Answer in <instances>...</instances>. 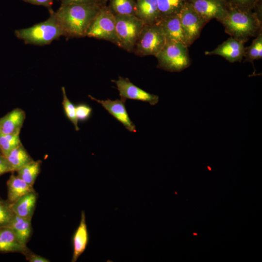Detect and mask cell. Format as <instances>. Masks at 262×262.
I'll return each mask as SVG.
<instances>
[{
    "label": "cell",
    "mask_w": 262,
    "mask_h": 262,
    "mask_svg": "<svg viewBox=\"0 0 262 262\" xmlns=\"http://www.w3.org/2000/svg\"><path fill=\"white\" fill-rule=\"evenodd\" d=\"M155 57L157 67L169 72H180L191 64L188 47L180 42L166 41Z\"/></svg>",
    "instance_id": "277c9868"
},
{
    "label": "cell",
    "mask_w": 262,
    "mask_h": 262,
    "mask_svg": "<svg viewBox=\"0 0 262 262\" xmlns=\"http://www.w3.org/2000/svg\"><path fill=\"white\" fill-rule=\"evenodd\" d=\"M229 8L251 12L260 0H225Z\"/></svg>",
    "instance_id": "f1b7e54d"
},
{
    "label": "cell",
    "mask_w": 262,
    "mask_h": 262,
    "mask_svg": "<svg viewBox=\"0 0 262 262\" xmlns=\"http://www.w3.org/2000/svg\"><path fill=\"white\" fill-rule=\"evenodd\" d=\"M166 39L159 23L145 24L134 45L133 52L140 56H155L163 48Z\"/></svg>",
    "instance_id": "5b68a950"
},
{
    "label": "cell",
    "mask_w": 262,
    "mask_h": 262,
    "mask_svg": "<svg viewBox=\"0 0 262 262\" xmlns=\"http://www.w3.org/2000/svg\"><path fill=\"white\" fill-rule=\"evenodd\" d=\"M161 18L179 15L188 0H157Z\"/></svg>",
    "instance_id": "7402d4cb"
},
{
    "label": "cell",
    "mask_w": 262,
    "mask_h": 262,
    "mask_svg": "<svg viewBox=\"0 0 262 262\" xmlns=\"http://www.w3.org/2000/svg\"><path fill=\"white\" fill-rule=\"evenodd\" d=\"M245 42L230 36L211 51L205 52V55L220 56L230 63L241 62L244 58Z\"/></svg>",
    "instance_id": "8fae6325"
},
{
    "label": "cell",
    "mask_w": 262,
    "mask_h": 262,
    "mask_svg": "<svg viewBox=\"0 0 262 262\" xmlns=\"http://www.w3.org/2000/svg\"><path fill=\"white\" fill-rule=\"evenodd\" d=\"M61 5L70 4H90L96 3L105 5L108 1L106 0H60Z\"/></svg>",
    "instance_id": "4dcf8cb0"
},
{
    "label": "cell",
    "mask_w": 262,
    "mask_h": 262,
    "mask_svg": "<svg viewBox=\"0 0 262 262\" xmlns=\"http://www.w3.org/2000/svg\"><path fill=\"white\" fill-rule=\"evenodd\" d=\"M115 83L119 91L120 98L148 102L151 105H156L159 101V97L152 94L137 87L128 78L119 76L118 80H112Z\"/></svg>",
    "instance_id": "9c48e42d"
},
{
    "label": "cell",
    "mask_w": 262,
    "mask_h": 262,
    "mask_svg": "<svg viewBox=\"0 0 262 262\" xmlns=\"http://www.w3.org/2000/svg\"><path fill=\"white\" fill-rule=\"evenodd\" d=\"M158 23L163 29L166 41L180 42L186 45L179 15L161 18Z\"/></svg>",
    "instance_id": "2e32d148"
},
{
    "label": "cell",
    "mask_w": 262,
    "mask_h": 262,
    "mask_svg": "<svg viewBox=\"0 0 262 262\" xmlns=\"http://www.w3.org/2000/svg\"><path fill=\"white\" fill-rule=\"evenodd\" d=\"M25 2L47 7L49 11L52 10L51 6L54 0H22Z\"/></svg>",
    "instance_id": "d6a6232c"
},
{
    "label": "cell",
    "mask_w": 262,
    "mask_h": 262,
    "mask_svg": "<svg viewBox=\"0 0 262 262\" xmlns=\"http://www.w3.org/2000/svg\"><path fill=\"white\" fill-rule=\"evenodd\" d=\"M62 91L63 98L62 105L65 114L74 126L75 130L78 131L80 128L78 125V120L76 115L75 106L67 98L64 87H62Z\"/></svg>",
    "instance_id": "4316f807"
},
{
    "label": "cell",
    "mask_w": 262,
    "mask_h": 262,
    "mask_svg": "<svg viewBox=\"0 0 262 262\" xmlns=\"http://www.w3.org/2000/svg\"><path fill=\"white\" fill-rule=\"evenodd\" d=\"M244 58V62H250L252 64L254 61L262 59V31L258 34L249 46L245 47Z\"/></svg>",
    "instance_id": "d4e9b609"
},
{
    "label": "cell",
    "mask_w": 262,
    "mask_h": 262,
    "mask_svg": "<svg viewBox=\"0 0 262 262\" xmlns=\"http://www.w3.org/2000/svg\"><path fill=\"white\" fill-rule=\"evenodd\" d=\"M31 220L15 214L9 226L18 241L24 246H26L32 234Z\"/></svg>",
    "instance_id": "ffe728a7"
},
{
    "label": "cell",
    "mask_w": 262,
    "mask_h": 262,
    "mask_svg": "<svg viewBox=\"0 0 262 262\" xmlns=\"http://www.w3.org/2000/svg\"><path fill=\"white\" fill-rule=\"evenodd\" d=\"M11 172L6 158L0 152V176L4 173Z\"/></svg>",
    "instance_id": "836d02e7"
},
{
    "label": "cell",
    "mask_w": 262,
    "mask_h": 262,
    "mask_svg": "<svg viewBox=\"0 0 262 262\" xmlns=\"http://www.w3.org/2000/svg\"><path fill=\"white\" fill-rule=\"evenodd\" d=\"M49 17L45 21L25 29L16 30V36L25 44L37 46L49 45L63 36L62 30L57 21L53 10L49 11Z\"/></svg>",
    "instance_id": "3957f363"
},
{
    "label": "cell",
    "mask_w": 262,
    "mask_h": 262,
    "mask_svg": "<svg viewBox=\"0 0 262 262\" xmlns=\"http://www.w3.org/2000/svg\"><path fill=\"white\" fill-rule=\"evenodd\" d=\"M76 115L78 120L85 121L90 117L92 109L85 103H80L75 106Z\"/></svg>",
    "instance_id": "f546056e"
},
{
    "label": "cell",
    "mask_w": 262,
    "mask_h": 262,
    "mask_svg": "<svg viewBox=\"0 0 262 262\" xmlns=\"http://www.w3.org/2000/svg\"><path fill=\"white\" fill-rule=\"evenodd\" d=\"M186 46H191L199 37L204 25L208 22L187 2L179 14Z\"/></svg>",
    "instance_id": "ba28073f"
},
{
    "label": "cell",
    "mask_w": 262,
    "mask_h": 262,
    "mask_svg": "<svg viewBox=\"0 0 262 262\" xmlns=\"http://www.w3.org/2000/svg\"><path fill=\"white\" fill-rule=\"evenodd\" d=\"M135 16L145 24L158 23L161 19L157 0H135Z\"/></svg>",
    "instance_id": "9a60e30c"
},
{
    "label": "cell",
    "mask_w": 262,
    "mask_h": 262,
    "mask_svg": "<svg viewBox=\"0 0 262 262\" xmlns=\"http://www.w3.org/2000/svg\"><path fill=\"white\" fill-rule=\"evenodd\" d=\"M107 0V1H108V0Z\"/></svg>",
    "instance_id": "8d00e7d4"
},
{
    "label": "cell",
    "mask_w": 262,
    "mask_h": 262,
    "mask_svg": "<svg viewBox=\"0 0 262 262\" xmlns=\"http://www.w3.org/2000/svg\"><path fill=\"white\" fill-rule=\"evenodd\" d=\"M89 241V236L86 223L85 213L84 211H82L80 223L72 237V262H76L80 256L85 251Z\"/></svg>",
    "instance_id": "4fadbf2b"
},
{
    "label": "cell",
    "mask_w": 262,
    "mask_h": 262,
    "mask_svg": "<svg viewBox=\"0 0 262 262\" xmlns=\"http://www.w3.org/2000/svg\"><path fill=\"white\" fill-rule=\"evenodd\" d=\"M145 23L135 16H115L116 34L118 46L133 52L135 42Z\"/></svg>",
    "instance_id": "8992f818"
},
{
    "label": "cell",
    "mask_w": 262,
    "mask_h": 262,
    "mask_svg": "<svg viewBox=\"0 0 262 262\" xmlns=\"http://www.w3.org/2000/svg\"><path fill=\"white\" fill-rule=\"evenodd\" d=\"M15 215L10 203L0 198V227H9Z\"/></svg>",
    "instance_id": "83f0119b"
},
{
    "label": "cell",
    "mask_w": 262,
    "mask_h": 262,
    "mask_svg": "<svg viewBox=\"0 0 262 262\" xmlns=\"http://www.w3.org/2000/svg\"><path fill=\"white\" fill-rule=\"evenodd\" d=\"M19 135L0 132V149L4 156H7L13 149L21 144Z\"/></svg>",
    "instance_id": "484cf974"
},
{
    "label": "cell",
    "mask_w": 262,
    "mask_h": 262,
    "mask_svg": "<svg viewBox=\"0 0 262 262\" xmlns=\"http://www.w3.org/2000/svg\"><path fill=\"white\" fill-rule=\"evenodd\" d=\"M37 194L35 191L29 193L10 203L15 214L21 217L32 219L35 209Z\"/></svg>",
    "instance_id": "e0dca14e"
},
{
    "label": "cell",
    "mask_w": 262,
    "mask_h": 262,
    "mask_svg": "<svg viewBox=\"0 0 262 262\" xmlns=\"http://www.w3.org/2000/svg\"><path fill=\"white\" fill-rule=\"evenodd\" d=\"M8 201L13 203L22 196L34 191L33 186L30 185L17 175L12 174L7 181Z\"/></svg>",
    "instance_id": "d6986e66"
},
{
    "label": "cell",
    "mask_w": 262,
    "mask_h": 262,
    "mask_svg": "<svg viewBox=\"0 0 262 262\" xmlns=\"http://www.w3.org/2000/svg\"><path fill=\"white\" fill-rule=\"evenodd\" d=\"M218 21L230 36L245 43L262 31V21L253 11L229 8L226 15Z\"/></svg>",
    "instance_id": "7a4b0ae2"
},
{
    "label": "cell",
    "mask_w": 262,
    "mask_h": 262,
    "mask_svg": "<svg viewBox=\"0 0 262 262\" xmlns=\"http://www.w3.org/2000/svg\"><path fill=\"white\" fill-rule=\"evenodd\" d=\"M193 234H194V235H197V234L196 233H194Z\"/></svg>",
    "instance_id": "e575fe53"
},
{
    "label": "cell",
    "mask_w": 262,
    "mask_h": 262,
    "mask_svg": "<svg viewBox=\"0 0 262 262\" xmlns=\"http://www.w3.org/2000/svg\"><path fill=\"white\" fill-rule=\"evenodd\" d=\"M194 10L208 22L217 21L226 15L229 7L225 0H188Z\"/></svg>",
    "instance_id": "30bf717a"
},
{
    "label": "cell",
    "mask_w": 262,
    "mask_h": 262,
    "mask_svg": "<svg viewBox=\"0 0 262 262\" xmlns=\"http://www.w3.org/2000/svg\"><path fill=\"white\" fill-rule=\"evenodd\" d=\"M0 152H1L0 149Z\"/></svg>",
    "instance_id": "d590c367"
},
{
    "label": "cell",
    "mask_w": 262,
    "mask_h": 262,
    "mask_svg": "<svg viewBox=\"0 0 262 262\" xmlns=\"http://www.w3.org/2000/svg\"><path fill=\"white\" fill-rule=\"evenodd\" d=\"M26 259L30 262H49V260L33 253L28 248L23 254Z\"/></svg>",
    "instance_id": "1f68e13d"
},
{
    "label": "cell",
    "mask_w": 262,
    "mask_h": 262,
    "mask_svg": "<svg viewBox=\"0 0 262 262\" xmlns=\"http://www.w3.org/2000/svg\"><path fill=\"white\" fill-rule=\"evenodd\" d=\"M41 164V161H33L17 170V176L27 184L33 186L40 172Z\"/></svg>",
    "instance_id": "cb8c5ba5"
},
{
    "label": "cell",
    "mask_w": 262,
    "mask_h": 262,
    "mask_svg": "<svg viewBox=\"0 0 262 262\" xmlns=\"http://www.w3.org/2000/svg\"><path fill=\"white\" fill-rule=\"evenodd\" d=\"M26 118L25 112L16 108L0 118V132L6 134H19Z\"/></svg>",
    "instance_id": "5bb4252c"
},
{
    "label": "cell",
    "mask_w": 262,
    "mask_h": 262,
    "mask_svg": "<svg viewBox=\"0 0 262 262\" xmlns=\"http://www.w3.org/2000/svg\"><path fill=\"white\" fill-rule=\"evenodd\" d=\"M108 6L115 15L135 16V0H108Z\"/></svg>",
    "instance_id": "603a6c76"
},
{
    "label": "cell",
    "mask_w": 262,
    "mask_h": 262,
    "mask_svg": "<svg viewBox=\"0 0 262 262\" xmlns=\"http://www.w3.org/2000/svg\"><path fill=\"white\" fill-rule=\"evenodd\" d=\"M103 5L96 3L61 5L54 15L63 36L67 38L86 37L89 27Z\"/></svg>",
    "instance_id": "6da1fadb"
},
{
    "label": "cell",
    "mask_w": 262,
    "mask_h": 262,
    "mask_svg": "<svg viewBox=\"0 0 262 262\" xmlns=\"http://www.w3.org/2000/svg\"><path fill=\"white\" fill-rule=\"evenodd\" d=\"M89 98L100 104L102 107L117 120L120 122L124 127L130 132H135L136 127L130 118L127 111L125 102L122 99L112 100L109 98L106 100H99L91 95Z\"/></svg>",
    "instance_id": "7c38bea8"
},
{
    "label": "cell",
    "mask_w": 262,
    "mask_h": 262,
    "mask_svg": "<svg viewBox=\"0 0 262 262\" xmlns=\"http://www.w3.org/2000/svg\"><path fill=\"white\" fill-rule=\"evenodd\" d=\"M28 249L22 245L9 227H0V252L24 254Z\"/></svg>",
    "instance_id": "ac0fdd59"
},
{
    "label": "cell",
    "mask_w": 262,
    "mask_h": 262,
    "mask_svg": "<svg viewBox=\"0 0 262 262\" xmlns=\"http://www.w3.org/2000/svg\"><path fill=\"white\" fill-rule=\"evenodd\" d=\"M86 36L110 41L118 46L116 34L115 16L108 5L102 6L91 23Z\"/></svg>",
    "instance_id": "52a82bcc"
},
{
    "label": "cell",
    "mask_w": 262,
    "mask_h": 262,
    "mask_svg": "<svg viewBox=\"0 0 262 262\" xmlns=\"http://www.w3.org/2000/svg\"><path fill=\"white\" fill-rule=\"evenodd\" d=\"M6 158L11 172L16 171L34 161L22 143L13 149Z\"/></svg>",
    "instance_id": "44dd1931"
}]
</instances>
